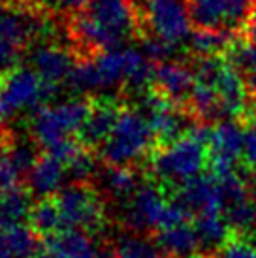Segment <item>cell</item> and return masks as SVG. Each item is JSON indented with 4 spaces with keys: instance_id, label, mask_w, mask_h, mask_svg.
<instances>
[{
    "instance_id": "6da1fadb",
    "label": "cell",
    "mask_w": 256,
    "mask_h": 258,
    "mask_svg": "<svg viewBox=\"0 0 256 258\" xmlns=\"http://www.w3.org/2000/svg\"><path fill=\"white\" fill-rule=\"evenodd\" d=\"M207 164L209 145L190 132H185L170 144L160 145L149 160L153 177L162 186L168 185L175 188L185 181L200 175Z\"/></svg>"
},
{
    "instance_id": "7a4b0ae2",
    "label": "cell",
    "mask_w": 256,
    "mask_h": 258,
    "mask_svg": "<svg viewBox=\"0 0 256 258\" xmlns=\"http://www.w3.org/2000/svg\"><path fill=\"white\" fill-rule=\"evenodd\" d=\"M153 144H157V140L145 113L136 109H122L113 132L100 145V158L104 164L134 166L149 157Z\"/></svg>"
},
{
    "instance_id": "3957f363",
    "label": "cell",
    "mask_w": 256,
    "mask_h": 258,
    "mask_svg": "<svg viewBox=\"0 0 256 258\" xmlns=\"http://www.w3.org/2000/svg\"><path fill=\"white\" fill-rule=\"evenodd\" d=\"M57 94V83L43 79L34 68H15L0 78V124L23 109L47 106Z\"/></svg>"
},
{
    "instance_id": "277c9868",
    "label": "cell",
    "mask_w": 256,
    "mask_h": 258,
    "mask_svg": "<svg viewBox=\"0 0 256 258\" xmlns=\"http://www.w3.org/2000/svg\"><path fill=\"white\" fill-rule=\"evenodd\" d=\"M93 108V98H72L58 106H42L36 109L30 124L38 147L49 149L66 138L78 136L87 115Z\"/></svg>"
},
{
    "instance_id": "5b68a950",
    "label": "cell",
    "mask_w": 256,
    "mask_h": 258,
    "mask_svg": "<svg viewBox=\"0 0 256 258\" xmlns=\"http://www.w3.org/2000/svg\"><path fill=\"white\" fill-rule=\"evenodd\" d=\"M64 228L98 232L106 226V204L93 181H72L57 194Z\"/></svg>"
},
{
    "instance_id": "8992f818",
    "label": "cell",
    "mask_w": 256,
    "mask_h": 258,
    "mask_svg": "<svg viewBox=\"0 0 256 258\" xmlns=\"http://www.w3.org/2000/svg\"><path fill=\"white\" fill-rule=\"evenodd\" d=\"M140 12L145 34H155L173 45L190 38L194 23L188 0H142Z\"/></svg>"
},
{
    "instance_id": "52a82bcc",
    "label": "cell",
    "mask_w": 256,
    "mask_h": 258,
    "mask_svg": "<svg viewBox=\"0 0 256 258\" xmlns=\"http://www.w3.org/2000/svg\"><path fill=\"white\" fill-rule=\"evenodd\" d=\"M170 202L164 194V186L160 183H142L138 186L130 200H128L122 221L126 224V230L130 232H158L164 222L166 211Z\"/></svg>"
},
{
    "instance_id": "ba28073f",
    "label": "cell",
    "mask_w": 256,
    "mask_h": 258,
    "mask_svg": "<svg viewBox=\"0 0 256 258\" xmlns=\"http://www.w3.org/2000/svg\"><path fill=\"white\" fill-rule=\"evenodd\" d=\"M143 109L157 145H166L177 140L194 122L192 115L185 108L164 98L153 89H149V93H143Z\"/></svg>"
},
{
    "instance_id": "9c48e42d",
    "label": "cell",
    "mask_w": 256,
    "mask_h": 258,
    "mask_svg": "<svg viewBox=\"0 0 256 258\" xmlns=\"http://www.w3.org/2000/svg\"><path fill=\"white\" fill-rule=\"evenodd\" d=\"M83 12L121 43L136 34H143L142 12L132 0H89Z\"/></svg>"
},
{
    "instance_id": "30bf717a",
    "label": "cell",
    "mask_w": 256,
    "mask_h": 258,
    "mask_svg": "<svg viewBox=\"0 0 256 258\" xmlns=\"http://www.w3.org/2000/svg\"><path fill=\"white\" fill-rule=\"evenodd\" d=\"M243 128L239 122L221 121L211 126L209 136V168L215 177L235 173V162L243 153Z\"/></svg>"
},
{
    "instance_id": "8fae6325",
    "label": "cell",
    "mask_w": 256,
    "mask_h": 258,
    "mask_svg": "<svg viewBox=\"0 0 256 258\" xmlns=\"http://www.w3.org/2000/svg\"><path fill=\"white\" fill-rule=\"evenodd\" d=\"M194 85H196V76H194L192 66H186L183 62L171 60V58L155 64V76H153L151 89L181 108L186 106Z\"/></svg>"
},
{
    "instance_id": "7c38bea8",
    "label": "cell",
    "mask_w": 256,
    "mask_h": 258,
    "mask_svg": "<svg viewBox=\"0 0 256 258\" xmlns=\"http://www.w3.org/2000/svg\"><path fill=\"white\" fill-rule=\"evenodd\" d=\"M175 202H179L192 217L206 211H222V188L219 179L211 175H196L175 188Z\"/></svg>"
},
{
    "instance_id": "4fadbf2b",
    "label": "cell",
    "mask_w": 256,
    "mask_h": 258,
    "mask_svg": "<svg viewBox=\"0 0 256 258\" xmlns=\"http://www.w3.org/2000/svg\"><path fill=\"white\" fill-rule=\"evenodd\" d=\"M43 30H45L43 10L30 12L0 2V42H12L27 47L32 42V38L40 36Z\"/></svg>"
},
{
    "instance_id": "5bb4252c",
    "label": "cell",
    "mask_w": 256,
    "mask_h": 258,
    "mask_svg": "<svg viewBox=\"0 0 256 258\" xmlns=\"http://www.w3.org/2000/svg\"><path fill=\"white\" fill-rule=\"evenodd\" d=\"M122 109L124 108L115 98H102V96L93 98V108L78 132V140L85 147L100 149V145L113 132Z\"/></svg>"
},
{
    "instance_id": "9a60e30c",
    "label": "cell",
    "mask_w": 256,
    "mask_h": 258,
    "mask_svg": "<svg viewBox=\"0 0 256 258\" xmlns=\"http://www.w3.org/2000/svg\"><path fill=\"white\" fill-rule=\"evenodd\" d=\"M66 179H68L66 164L45 151V153H40L34 166L30 168L27 175V186L34 196L47 198V196H55L62 188Z\"/></svg>"
},
{
    "instance_id": "2e32d148",
    "label": "cell",
    "mask_w": 256,
    "mask_h": 258,
    "mask_svg": "<svg viewBox=\"0 0 256 258\" xmlns=\"http://www.w3.org/2000/svg\"><path fill=\"white\" fill-rule=\"evenodd\" d=\"M155 239L168 254V258H200L204 251L198 230L188 221L158 230Z\"/></svg>"
},
{
    "instance_id": "e0dca14e",
    "label": "cell",
    "mask_w": 256,
    "mask_h": 258,
    "mask_svg": "<svg viewBox=\"0 0 256 258\" xmlns=\"http://www.w3.org/2000/svg\"><path fill=\"white\" fill-rule=\"evenodd\" d=\"M76 60L78 57L74 51H66L60 45H53V43H43L32 53V68L43 79L53 81L57 85L68 79Z\"/></svg>"
},
{
    "instance_id": "ac0fdd59",
    "label": "cell",
    "mask_w": 256,
    "mask_h": 258,
    "mask_svg": "<svg viewBox=\"0 0 256 258\" xmlns=\"http://www.w3.org/2000/svg\"><path fill=\"white\" fill-rule=\"evenodd\" d=\"M45 249L57 258H100L91 236L79 228H64L45 237Z\"/></svg>"
},
{
    "instance_id": "d6986e66",
    "label": "cell",
    "mask_w": 256,
    "mask_h": 258,
    "mask_svg": "<svg viewBox=\"0 0 256 258\" xmlns=\"http://www.w3.org/2000/svg\"><path fill=\"white\" fill-rule=\"evenodd\" d=\"M96 179L102 183V190L113 200H130V196L138 190V173L134 166L128 164H106L102 172L96 173Z\"/></svg>"
},
{
    "instance_id": "ffe728a7",
    "label": "cell",
    "mask_w": 256,
    "mask_h": 258,
    "mask_svg": "<svg viewBox=\"0 0 256 258\" xmlns=\"http://www.w3.org/2000/svg\"><path fill=\"white\" fill-rule=\"evenodd\" d=\"M194 226L198 230L202 245L207 251L217 252L228 239L235 236L234 230L230 228L224 211H206L194 217Z\"/></svg>"
},
{
    "instance_id": "44dd1931",
    "label": "cell",
    "mask_w": 256,
    "mask_h": 258,
    "mask_svg": "<svg viewBox=\"0 0 256 258\" xmlns=\"http://www.w3.org/2000/svg\"><path fill=\"white\" fill-rule=\"evenodd\" d=\"M235 32L228 29H198L188 38V47L194 57H221L235 43Z\"/></svg>"
},
{
    "instance_id": "7402d4cb",
    "label": "cell",
    "mask_w": 256,
    "mask_h": 258,
    "mask_svg": "<svg viewBox=\"0 0 256 258\" xmlns=\"http://www.w3.org/2000/svg\"><path fill=\"white\" fill-rule=\"evenodd\" d=\"M30 196L32 192L29 186L21 185L0 196V226L2 228L25 224V221H29L30 209L34 206L30 202Z\"/></svg>"
},
{
    "instance_id": "603a6c76",
    "label": "cell",
    "mask_w": 256,
    "mask_h": 258,
    "mask_svg": "<svg viewBox=\"0 0 256 258\" xmlns=\"http://www.w3.org/2000/svg\"><path fill=\"white\" fill-rule=\"evenodd\" d=\"M4 249L14 258H36L45 249V241L30 224H17L4 232Z\"/></svg>"
},
{
    "instance_id": "cb8c5ba5",
    "label": "cell",
    "mask_w": 256,
    "mask_h": 258,
    "mask_svg": "<svg viewBox=\"0 0 256 258\" xmlns=\"http://www.w3.org/2000/svg\"><path fill=\"white\" fill-rule=\"evenodd\" d=\"M115 258H168L157 239H151L147 234L130 232L122 234L113 243Z\"/></svg>"
},
{
    "instance_id": "d4e9b609",
    "label": "cell",
    "mask_w": 256,
    "mask_h": 258,
    "mask_svg": "<svg viewBox=\"0 0 256 258\" xmlns=\"http://www.w3.org/2000/svg\"><path fill=\"white\" fill-rule=\"evenodd\" d=\"M94 62L98 66L104 89H113V87H124L128 72V47H113L94 55Z\"/></svg>"
},
{
    "instance_id": "484cf974",
    "label": "cell",
    "mask_w": 256,
    "mask_h": 258,
    "mask_svg": "<svg viewBox=\"0 0 256 258\" xmlns=\"http://www.w3.org/2000/svg\"><path fill=\"white\" fill-rule=\"evenodd\" d=\"M29 224L42 237H49L64 230L62 213H60V208L57 204V198L47 196V198H40L36 202L30 209Z\"/></svg>"
},
{
    "instance_id": "4316f807",
    "label": "cell",
    "mask_w": 256,
    "mask_h": 258,
    "mask_svg": "<svg viewBox=\"0 0 256 258\" xmlns=\"http://www.w3.org/2000/svg\"><path fill=\"white\" fill-rule=\"evenodd\" d=\"M198 29H228V0H188Z\"/></svg>"
},
{
    "instance_id": "83f0119b",
    "label": "cell",
    "mask_w": 256,
    "mask_h": 258,
    "mask_svg": "<svg viewBox=\"0 0 256 258\" xmlns=\"http://www.w3.org/2000/svg\"><path fill=\"white\" fill-rule=\"evenodd\" d=\"M66 81L72 89H76L79 93H93V91L104 89V81H102L100 70L93 57L78 58Z\"/></svg>"
},
{
    "instance_id": "f1b7e54d",
    "label": "cell",
    "mask_w": 256,
    "mask_h": 258,
    "mask_svg": "<svg viewBox=\"0 0 256 258\" xmlns=\"http://www.w3.org/2000/svg\"><path fill=\"white\" fill-rule=\"evenodd\" d=\"M66 172H68V179L72 181L94 179L98 173V162H96V155L93 153V149L83 145L78 155L66 162Z\"/></svg>"
},
{
    "instance_id": "f546056e",
    "label": "cell",
    "mask_w": 256,
    "mask_h": 258,
    "mask_svg": "<svg viewBox=\"0 0 256 258\" xmlns=\"http://www.w3.org/2000/svg\"><path fill=\"white\" fill-rule=\"evenodd\" d=\"M230 62L239 70L252 76L256 74V40H243V42H235L232 49L228 51Z\"/></svg>"
},
{
    "instance_id": "4dcf8cb0",
    "label": "cell",
    "mask_w": 256,
    "mask_h": 258,
    "mask_svg": "<svg viewBox=\"0 0 256 258\" xmlns=\"http://www.w3.org/2000/svg\"><path fill=\"white\" fill-rule=\"evenodd\" d=\"M175 47L177 45L166 42V40L155 36V34H143L142 36V51L155 64L157 62H164V60H170L171 55L175 53Z\"/></svg>"
},
{
    "instance_id": "1f68e13d",
    "label": "cell",
    "mask_w": 256,
    "mask_h": 258,
    "mask_svg": "<svg viewBox=\"0 0 256 258\" xmlns=\"http://www.w3.org/2000/svg\"><path fill=\"white\" fill-rule=\"evenodd\" d=\"M213 258H256V247L241 236H234L215 252Z\"/></svg>"
},
{
    "instance_id": "d6a6232c",
    "label": "cell",
    "mask_w": 256,
    "mask_h": 258,
    "mask_svg": "<svg viewBox=\"0 0 256 258\" xmlns=\"http://www.w3.org/2000/svg\"><path fill=\"white\" fill-rule=\"evenodd\" d=\"M243 164L247 166V170L256 173V121L247 122L245 134H243Z\"/></svg>"
},
{
    "instance_id": "836d02e7",
    "label": "cell",
    "mask_w": 256,
    "mask_h": 258,
    "mask_svg": "<svg viewBox=\"0 0 256 258\" xmlns=\"http://www.w3.org/2000/svg\"><path fill=\"white\" fill-rule=\"evenodd\" d=\"M53 6L57 8L58 12H62V14H78L81 10H85L87 2L89 0H49Z\"/></svg>"
},
{
    "instance_id": "e575fe53",
    "label": "cell",
    "mask_w": 256,
    "mask_h": 258,
    "mask_svg": "<svg viewBox=\"0 0 256 258\" xmlns=\"http://www.w3.org/2000/svg\"><path fill=\"white\" fill-rule=\"evenodd\" d=\"M14 134L10 132V130L4 126V124H0V158L6 157V153L10 151L12 144H14Z\"/></svg>"
},
{
    "instance_id": "d590c367",
    "label": "cell",
    "mask_w": 256,
    "mask_h": 258,
    "mask_svg": "<svg viewBox=\"0 0 256 258\" xmlns=\"http://www.w3.org/2000/svg\"><path fill=\"white\" fill-rule=\"evenodd\" d=\"M249 89H250V94H252V102L256 104V74L249 76Z\"/></svg>"
},
{
    "instance_id": "8d00e7d4",
    "label": "cell",
    "mask_w": 256,
    "mask_h": 258,
    "mask_svg": "<svg viewBox=\"0 0 256 258\" xmlns=\"http://www.w3.org/2000/svg\"><path fill=\"white\" fill-rule=\"evenodd\" d=\"M36 258H57V256H55L53 252L47 251V249H43V251L40 252V254H38V256H36Z\"/></svg>"
},
{
    "instance_id": "74e56055",
    "label": "cell",
    "mask_w": 256,
    "mask_h": 258,
    "mask_svg": "<svg viewBox=\"0 0 256 258\" xmlns=\"http://www.w3.org/2000/svg\"><path fill=\"white\" fill-rule=\"evenodd\" d=\"M0 258H14V256H12L4 247H0Z\"/></svg>"
},
{
    "instance_id": "f35d334b",
    "label": "cell",
    "mask_w": 256,
    "mask_h": 258,
    "mask_svg": "<svg viewBox=\"0 0 256 258\" xmlns=\"http://www.w3.org/2000/svg\"><path fill=\"white\" fill-rule=\"evenodd\" d=\"M250 192H252V198H254V202H256V179H254V185H252V188H250Z\"/></svg>"
}]
</instances>
